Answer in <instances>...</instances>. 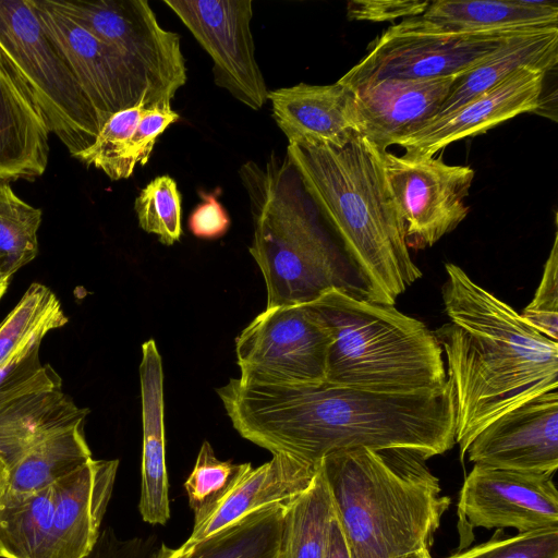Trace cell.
Returning <instances> with one entry per match:
<instances>
[{"label":"cell","mask_w":558,"mask_h":558,"mask_svg":"<svg viewBox=\"0 0 558 558\" xmlns=\"http://www.w3.org/2000/svg\"><path fill=\"white\" fill-rule=\"evenodd\" d=\"M217 393L243 438L315 466L338 450L399 448L428 459L456 445V401L448 378L442 387L411 392L231 378Z\"/></svg>","instance_id":"1"},{"label":"cell","mask_w":558,"mask_h":558,"mask_svg":"<svg viewBox=\"0 0 558 558\" xmlns=\"http://www.w3.org/2000/svg\"><path fill=\"white\" fill-rule=\"evenodd\" d=\"M449 322L435 331L447 357L456 401V444L463 458L474 437L500 415L558 389V342L530 326L510 305L445 266Z\"/></svg>","instance_id":"2"},{"label":"cell","mask_w":558,"mask_h":558,"mask_svg":"<svg viewBox=\"0 0 558 558\" xmlns=\"http://www.w3.org/2000/svg\"><path fill=\"white\" fill-rule=\"evenodd\" d=\"M287 157L340 240L367 300L395 305L422 271L411 258L378 149L356 134L341 146L289 144Z\"/></svg>","instance_id":"3"},{"label":"cell","mask_w":558,"mask_h":558,"mask_svg":"<svg viewBox=\"0 0 558 558\" xmlns=\"http://www.w3.org/2000/svg\"><path fill=\"white\" fill-rule=\"evenodd\" d=\"M418 452L338 450L319 463L353 558L429 551L450 499Z\"/></svg>","instance_id":"4"},{"label":"cell","mask_w":558,"mask_h":558,"mask_svg":"<svg viewBox=\"0 0 558 558\" xmlns=\"http://www.w3.org/2000/svg\"><path fill=\"white\" fill-rule=\"evenodd\" d=\"M253 221L250 253L267 291L266 308L307 304L330 289L367 299L347 255L325 228L287 155L240 167Z\"/></svg>","instance_id":"5"},{"label":"cell","mask_w":558,"mask_h":558,"mask_svg":"<svg viewBox=\"0 0 558 558\" xmlns=\"http://www.w3.org/2000/svg\"><path fill=\"white\" fill-rule=\"evenodd\" d=\"M308 304L332 335L326 383L385 392L435 389L447 383L435 332L395 305L339 289Z\"/></svg>","instance_id":"6"},{"label":"cell","mask_w":558,"mask_h":558,"mask_svg":"<svg viewBox=\"0 0 558 558\" xmlns=\"http://www.w3.org/2000/svg\"><path fill=\"white\" fill-rule=\"evenodd\" d=\"M0 53L70 155L88 148L102 126L99 117L31 0H0Z\"/></svg>","instance_id":"7"},{"label":"cell","mask_w":558,"mask_h":558,"mask_svg":"<svg viewBox=\"0 0 558 558\" xmlns=\"http://www.w3.org/2000/svg\"><path fill=\"white\" fill-rule=\"evenodd\" d=\"M529 32L535 31L446 33L432 27L420 15L405 19L372 41L365 57L337 82L355 92L384 80L458 77L482 63L509 38Z\"/></svg>","instance_id":"8"},{"label":"cell","mask_w":558,"mask_h":558,"mask_svg":"<svg viewBox=\"0 0 558 558\" xmlns=\"http://www.w3.org/2000/svg\"><path fill=\"white\" fill-rule=\"evenodd\" d=\"M332 335L307 303L265 308L236 337L239 379L253 384L326 381Z\"/></svg>","instance_id":"9"},{"label":"cell","mask_w":558,"mask_h":558,"mask_svg":"<svg viewBox=\"0 0 558 558\" xmlns=\"http://www.w3.org/2000/svg\"><path fill=\"white\" fill-rule=\"evenodd\" d=\"M98 38L118 49L165 100L187 81L180 36L160 26L146 0H50Z\"/></svg>","instance_id":"10"},{"label":"cell","mask_w":558,"mask_h":558,"mask_svg":"<svg viewBox=\"0 0 558 558\" xmlns=\"http://www.w3.org/2000/svg\"><path fill=\"white\" fill-rule=\"evenodd\" d=\"M378 151L387 184L404 221L409 248L433 246L465 219L470 211L465 198L474 179L470 166L448 165L441 155L418 157Z\"/></svg>","instance_id":"11"},{"label":"cell","mask_w":558,"mask_h":558,"mask_svg":"<svg viewBox=\"0 0 558 558\" xmlns=\"http://www.w3.org/2000/svg\"><path fill=\"white\" fill-rule=\"evenodd\" d=\"M46 32L69 64L101 125L116 112L162 99L147 77L118 49L105 43L50 0H31Z\"/></svg>","instance_id":"12"},{"label":"cell","mask_w":558,"mask_h":558,"mask_svg":"<svg viewBox=\"0 0 558 558\" xmlns=\"http://www.w3.org/2000/svg\"><path fill=\"white\" fill-rule=\"evenodd\" d=\"M210 56L216 85L253 110L268 99L255 58L251 0H165Z\"/></svg>","instance_id":"13"},{"label":"cell","mask_w":558,"mask_h":558,"mask_svg":"<svg viewBox=\"0 0 558 558\" xmlns=\"http://www.w3.org/2000/svg\"><path fill=\"white\" fill-rule=\"evenodd\" d=\"M458 518L462 548L475 527L558 529V492L549 475L474 464L460 490Z\"/></svg>","instance_id":"14"},{"label":"cell","mask_w":558,"mask_h":558,"mask_svg":"<svg viewBox=\"0 0 558 558\" xmlns=\"http://www.w3.org/2000/svg\"><path fill=\"white\" fill-rule=\"evenodd\" d=\"M466 453L477 465L551 476L558 468V389L497 417Z\"/></svg>","instance_id":"15"},{"label":"cell","mask_w":558,"mask_h":558,"mask_svg":"<svg viewBox=\"0 0 558 558\" xmlns=\"http://www.w3.org/2000/svg\"><path fill=\"white\" fill-rule=\"evenodd\" d=\"M546 74L520 70L457 110L429 120L396 145L414 156L433 157L451 143L483 134L521 113L534 112L542 106Z\"/></svg>","instance_id":"16"},{"label":"cell","mask_w":558,"mask_h":558,"mask_svg":"<svg viewBox=\"0 0 558 558\" xmlns=\"http://www.w3.org/2000/svg\"><path fill=\"white\" fill-rule=\"evenodd\" d=\"M319 465H311L284 454L253 468L242 463L227 490L208 508L194 515L190 537L171 555H182L218 531L244 517L277 505H287L312 484Z\"/></svg>","instance_id":"17"},{"label":"cell","mask_w":558,"mask_h":558,"mask_svg":"<svg viewBox=\"0 0 558 558\" xmlns=\"http://www.w3.org/2000/svg\"><path fill=\"white\" fill-rule=\"evenodd\" d=\"M87 413L62 391L56 371L43 365L31 377L0 390V457L10 469L37 442L85 422Z\"/></svg>","instance_id":"18"},{"label":"cell","mask_w":558,"mask_h":558,"mask_svg":"<svg viewBox=\"0 0 558 558\" xmlns=\"http://www.w3.org/2000/svg\"><path fill=\"white\" fill-rule=\"evenodd\" d=\"M118 460L90 459L54 485L49 558H83L94 548L111 498Z\"/></svg>","instance_id":"19"},{"label":"cell","mask_w":558,"mask_h":558,"mask_svg":"<svg viewBox=\"0 0 558 558\" xmlns=\"http://www.w3.org/2000/svg\"><path fill=\"white\" fill-rule=\"evenodd\" d=\"M456 78L384 80L355 90L359 133L388 150L437 114Z\"/></svg>","instance_id":"20"},{"label":"cell","mask_w":558,"mask_h":558,"mask_svg":"<svg viewBox=\"0 0 558 558\" xmlns=\"http://www.w3.org/2000/svg\"><path fill=\"white\" fill-rule=\"evenodd\" d=\"M274 119L289 144L341 146L359 133L355 94L338 82L268 90Z\"/></svg>","instance_id":"21"},{"label":"cell","mask_w":558,"mask_h":558,"mask_svg":"<svg viewBox=\"0 0 558 558\" xmlns=\"http://www.w3.org/2000/svg\"><path fill=\"white\" fill-rule=\"evenodd\" d=\"M49 133L31 93L0 53V182L33 181L45 173Z\"/></svg>","instance_id":"22"},{"label":"cell","mask_w":558,"mask_h":558,"mask_svg":"<svg viewBox=\"0 0 558 558\" xmlns=\"http://www.w3.org/2000/svg\"><path fill=\"white\" fill-rule=\"evenodd\" d=\"M142 398V519L149 524H165L170 518L169 482L166 468L163 423V373L155 340L142 345L140 364Z\"/></svg>","instance_id":"23"},{"label":"cell","mask_w":558,"mask_h":558,"mask_svg":"<svg viewBox=\"0 0 558 558\" xmlns=\"http://www.w3.org/2000/svg\"><path fill=\"white\" fill-rule=\"evenodd\" d=\"M420 16L446 33L527 32L558 27V4L547 0H436Z\"/></svg>","instance_id":"24"},{"label":"cell","mask_w":558,"mask_h":558,"mask_svg":"<svg viewBox=\"0 0 558 558\" xmlns=\"http://www.w3.org/2000/svg\"><path fill=\"white\" fill-rule=\"evenodd\" d=\"M557 48L558 27L509 38L482 63L454 80L448 97L433 119L457 110L520 70L533 69L547 73L557 64Z\"/></svg>","instance_id":"25"},{"label":"cell","mask_w":558,"mask_h":558,"mask_svg":"<svg viewBox=\"0 0 558 558\" xmlns=\"http://www.w3.org/2000/svg\"><path fill=\"white\" fill-rule=\"evenodd\" d=\"M287 505L253 512L182 555L161 543L153 558H281Z\"/></svg>","instance_id":"26"},{"label":"cell","mask_w":558,"mask_h":558,"mask_svg":"<svg viewBox=\"0 0 558 558\" xmlns=\"http://www.w3.org/2000/svg\"><path fill=\"white\" fill-rule=\"evenodd\" d=\"M90 459L84 422L57 432L26 450L9 469L4 496H21L39 490Z\"/></svg>","instance_id":"27"},{"label":"cell","mask_w":558,"mask_h":558,"mask_svg":"<svg viewBox=\"0 0 558 558\" xmlns=\"http://www.w3.org/2000/svg\"><path fill=\"white\" fill-rule=\"evenodd\" d=\"M53 483L0 502V558H49Z\"/></svg>","instance_id":"28"},{"label":"cell","mask_w":558,"mask_h":558,"mask_svg":"<svg viewBox=\"0 0 558 558\" xmlns=\"http://www.w3.org/2000/svg\"><path fill=\"white\" fill-rule=\"evenodd\" d=\"M335 509L318 468L310 487L287 504L281 558H323Z\"/></svg>","instance_id":"29"},{"label":"cell","mask_w":558,"mask_h":558,"mask_svg":"<svg viewBox=\"0 0 558 558\" xmlns=\"http://www.w3.org/2000/svg\"><path fill=\"white\" fill-rule=\"evenodd\" d=\"M68 323L60 301L46 286L34 282L0 323V367L24 354L45 335Z\"/></svg>","instance_id":"30"},{"label":"cell","mask_w":558,"mask_h":558,"mask_svg":"<svg viewBox=\"0 0 558 558\" xmlns=\"http://www.w3.org/2000/svg\"><path fill=\"white\" fill-rule=\"evenodd\" d=\"M41 219L40 208L20 198L9 183L0 182V276L4 279L10 280L36 257Z\"/></svg>","instance_id":"31"},{"label":"cell","mask_w":558,"mask_h":558,"mask_svg":"<svg viewBox=\"0 0 558 558\" xmlns=\"http://www.w3.org/2000/svg\"><path fill=\"white\" fill-rule=\"evenodd\" d=\"M145 102L113 113L101 126L95 142L73 158L86 166H94L113 181L128 179L134 172L126 153L136 130Z\"/></svg>","instance_id":"32"},{"label":"cell","mask_w":558,"mask_h":558,"mask_svg":"<svg viewBox=\"0 0 558 558\" xmlns=\"http://www.w3.org/2000/svg\"><path fill=\"white\" fill-rule=\"evenodd\" d=\"M134 210L140 227L158 236L165 245H172L182 235L181 194L170 175L151 180L137 195Z\"/></svg>","instance_id":"33"},{"label":"cell","mask_w":558,"mask_h":558,"mask_svg":"<svg viewBox=\"0 0 558 558\" xmlns=\"http://www.w3.org/2000/svg\"><path fill=\"white\" fill-rule=\"evenodd\" d=\"M240 468L241 464L219 460L207 440L202 444L194 468L184 482L194 515L213 505L227 490Z\"/></svg>","instance_id":"34"},{"label":"cell","mask_w":558,"mask_h":558,"mask_svg":"<svg viewBox=\"0 0 558 558\" xmlns=\"http://www.w3.org/2000/svg\"><path fill=\"white\" fill-rule=\"evenodd\" d=\"M448 558H558V529L518 533L490 539Z\"/></svg>","instance_id":"35"},{"label":"cell","mask_w":558,"mask_h":558,"mask_svg":"<svg viewBox=\"0 0 558 558\" xmlns=\"http://www.w3.org/2000/svg\"><path fill=\"white\" fill-rule=\"evenodd\" d=\"M538 332L558 342V234L544 265L534 298L521 314Z\"/></svg>","instance_id":"36"},{"label":"cell","mask_w":558,"mask_h":558,"mask_svg":"<svg viewBox=\"0 0 558 558\" xmlns=\"http://www.w3.org/2000/svg\"><path fill=\"white\" fill-rule=\"evenodd\" d=\"M180 116L172 109L171 101H162L151 108H145L128 146V159L135 168L145 166L160 134Z\"/></svg>","instance_id":"37"},{"label":"cell","mask_w":558,"mask_h":558,"mask_svg":"<svg viewBox=\"0 0 558 558\" xmlns=\"http://www.w3.org/2000/svg\"><path fill=\"white\" fill-rule=\"evenodd\" d=\"M430 1L420 0H354L348 3L351 21L392 22L423 14Z\"/></svg>","instance_id":"38"},{"label":"cell","mask_w":558,"mask_h":558,"mask_svg":"<svg viewBox=\"0 0 558 558\" xmlns=\"http://www.w3.org/2000/svg\"><path fill=\"white\" fill-rule=\"evenodd\" d=\"M160 544L154 535L121 538L111 527H106L83 558H153Z\"/></svg>","instance_id":"39"},{"label":"cell","mask_w":558,"mask_h":558,"mask_svg":"<svg viewBox=\"0 0 558 558\" xmlns=\"http://www.w3.org/2000/svg\"><path fill=\"white\" fill-rule=\"evenodd\" d=\"M202 202L189 217V229L198 239L215 240L223 236L230 228V217L218 201V192H199Z\"/></svg>","instance_id":"40"},{"label":"cell","mask_w":558,"mask_h":558,"mask_svg":"<svg viewBox=\"0 0 558 558\" xmlns=\"http://www.w3.org/2000/svg\"><path fill=\"white\" fill-rule=\"evenodd\" d=\"M39 344H33L24 354L0 367V390L31 377L41 368Z\"/></svg>","instance_id":"41"},{"label":"cell","mask_w":558,"mask_h":558,"mask_svg":"<svg viewBox=\"0 0 558 558\" xmlns=\"http://www.w3.org/2000/svg\"><path fill=\"white\" fill-rule=\"evenodd\" d=\"M323 558H353L336 513L331 520L328 542Z\"/></svg>","instance_id":"42"},{"label":"cell","mask_w":558,"mask_h":558,"mask_svg":"<svg viewBox=\"0 0 558 558\" xmlns=\"http://www.w3.org/2000/svg\"><path fill=\"white\" fill-rule=\"evenodd\" d=\"M9 483V466L0 457V502L5 495Z\"/></svg>","instance_id":"43"},{"label":"cell","mask_w":558,"mask_h":558,"mask_svg":"<svg viewBox=\"0 0 558 558\" xmlns=\"http://www.w3.org/2000/svg\"><path fill=\"white\" fill-rule=\"evenodd\" d=\"M400 558H432L429 551H418L414 554H410Z\"/></svg>","instance_id":"44"},{"label":"cell","mask_w":558,"mask_h":558,"mask_svg":"<svg viewBox=\"0 0 558 558\" xmlns=\"http://www.w3.org/2000/svg\"><path fill=\"white\" fill-rule=\"evenodd\" d=\"M8 286H9V280L0 277V299L3 296V294L5 293L7 289H8Z\"/></svg>","instance_id":"45"},{"label":"cell","mask_w":558,"mask_h":558,"mask_svg":"<svg viewBox=\"0 0 558 558\" xmlns=\"http://www.w3.org/2000/svg\"><path fill=\"white\" fill-rule=\"evenodd\" d=\"M1 277V276H0ZM3 278V277H2Z\"/></svg>","instance_id":"46"}]
</instances>
